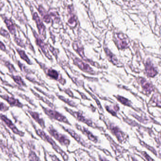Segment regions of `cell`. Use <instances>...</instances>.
Returning <instances> with one entry per match:
<instances>
[{
	"label": "cell",
	"mask_w": 161,
	"mask_h": 161,
	"mask_svg": "<svg viewBox=\"0 0 161 161\" xmlns=\"http://www.w3.org/2000/svg\"><path fill=\"white\" fill-rule=\"evenodd\" d=\"M50 156L52 161H61L57 157H56L55 154H50Z\"/></svg>",
	"instance_id": "obj_35"
},
{
	"label": "cell",
	"mask_w": 161,
	"mask_h": 161,
	"mask_svg": "<svg viewBox=\"0 0 161 161\" xmlns=\"http://www.w3.org/2000/svg\"><path fill=\"white\" fill-rule=\"evenodd\" d=\"M0 50H1L2 51L6 50V47H5V45L1 41H0Z\"/></svg>",
	"instance_id": "obj_36"
},
{
	"label": "cell",
	"mask_w": 161,
	"mask_h": 161,
	"mask_svg": "<svg viewBox=\"0 0 161 161\" xmlns=\"http://www.w3.org/2000/svg\"><path fill=\"white\" fill-rule=\"evenodd\" d=\"M58 125H60V127H61V128H62L64 130H65L66 133H68L69 134H70L72 138H73L78 143L81 144L82 146L85 147H87L88 149L90 148V146L89 144L86 143L84 141V139H82L74 130L71 129H69V128L65 127L63 125H60V124H58Z\"/></svg>",
	"instance_id": "obj_8"
},
{
	"label": "cell",
	"mask_w": 161,
	"mask_h": 161,
	"mask_svg": "<svg viewBox=\"0 0 161 161\" xmlns=\"http://www.w3.org/2000/svg\"><path fill=\"white\" fill-rule=\"evenodd\" d=\"M71 54H72L71 55V58L73 61L74 64L78 68L81 70L82 71L87 73L93 74L94 71L88 64L78 58L76 57L73 54L71 53Z\"/></svg>",
	"instance_id": "obj_7"
},
{
	"label": "cell",
	"mask_w": 161,
	"mask_h": 161,
	"mask_svg": "<svg viewBox=\"0 0 161 161\" xmlns=\"http://www.w3.org/2000/svg\"><path fill=\"white\" fill-rule=\"evenodd\" d=\"M75 127H76L78 130H80L83 134L86 136L90 141L95 143L98 142V140L97 137L94 135L93 133H91L88 129L85 128V127L82 126L80 125L77 124V123H76V125H75Z\"/></svg>",
	"instance_id": "obj_10"
},
{
	"label": "cell",
	"mask_w": 161,
	"mask_h": 161,
	"mask_svg": "<svg viewBox=\"0 0 161 161\" xmlns=\"http://www.w3.org/2000/svg\"><path fill=\"white\" fill-rule=\"evenodd\" d=\"M0 97L3 98L8 102L12 106H17L18 107H22L23 104L20 102L17 99H15L14 98L10 97L8 95H0Z\"/></svg>",
	"instance_id": "obj_13"
},
{
	"label": "cell",
	"mask_w": 161,
	"mask_h": 161,
	"mask_svg": "<svg viewBox=\"0 0 161 161\" xmlns=\"http://www.w3.org/2000/svg\"><path fill=\"white\" fill-rule=\"evenodd\" d=\"M119 40L118 41V45L121 49H125L128 47V42H126L124 38H120L119 36Z\"/></svg>",
	"instance_id": "obj_25"
},
{
	"label": "cell",
	"mask_w": 161,
	"mask_h": 161,
	"mask_svg": "<svg viewBox=\"0 0 161 161\" xmlns=\"http://www.w3.org/2000/svg\"><path fill=\"white\" fill-rule=\"evenodd\" d=\"M5 65H6V66L9 69L10 72L12 73L13 72L16 71L15 68H14V66H13L12 65L9 63L8 62H6V63H5Z\"/></svg>",
	"instance_id": "obj_29"
},
{
	"label": "cell",
	"mask_w": 161,
	"mask_h": 161,
	"mask_svg": "<svg viewBox=\"0 0 161 161\" xmlns=\"http://www.w3.org/2000/svg\"><path fill=\"white\" fill-rule=\"evenodd\" d=\"M5 23L6 24L7 28L9 30L10 33L12 34L13 35H14L15 34V33H16V30H15L14 24L13 23L12 21L9 20H5Z\"/></svg>",
	"instance_id": "obj_21"
},
{
	"label": "cell",
	"mask_w": 161,
	"mask_h": 161,
	"mask_svg": "<svg viewBox=\"0 0 161 161\" xmlns=\"http://www.w3.org/2000/svg\"><path fill=\"white\" fill-rule=\"evenodd\" d=\"M0 34H1V36L7 38H9V34L8 33V32L5 29H3L2 28L0 30Z\"/></svg>",
	"instance_id": "obj_28"
},
{
	"label": "cell",
	"mask_w": 161,
	"mask_h": 161,
	"mask_svg": "<svg viewBox=\"0 0 161 161\" xmlns=\"http://www.w3.org/2000/svg\"><path fill=\"white\" fill-rule=\"evenodd\" d=\"M76 90V92H77L78 93H79V94L81 95L82 98V99H84V100H89V101H90L89 98H88L87 96L85 95V94H84L82 93H80L79 90Z\"/></svg>",
	"instance_id": "obj_33"
},
{
	"label": "cell",
	"mask_w": 161,
	"mask_h": 161,
	"mask_svg": "<svg viewBox=\"0 0 161 161\" xmlns=\"http://www.w3.org/2000/svg\"><path fill=\"white\" fill-rule=\"evenodd\" d=\"M0 93H1V90H0Z\"/></svg>",
	"instance_id": "obj_38"
},
{
	"label": "cell",
	"mask_w": 161,
	"mask_h": 161,
	"mask_svg": "<svg viewBox=\"0 0 161 161\" xmlns=\"http://www.w3.org/2000/svg\"><path fill=\"white\" fill-rule=\"evenodd\" d=\"M34 37L36 38V44L40 47V49L42 50V52L44 53L45 56L49 60H52V56L50 55L49 52L48 51L47 48V44H45L42 40L38 36V35L36 34V32H34Z\"/></svg>",
	"instance_id": "obj_9"
},
{
	"label": "cell",
	"mask_w": 161,
	"mask_h": 161,
	"mask_svg": "<svg viewBox=\"0 0 161 161\" xmlns=\"http://www.w3.org/2000/svg\"><path fill=\"white\" fill-rule=\"evenodd\" d=\"M145 69L146 72L148 76L153 77L157 74V72L150 61H147L146 62Z\"/></svg>",
	"instance_id": "obj_15"
},
{
	"label": "cell",
	"mask_w": 161,
	"mask_h": 161,
	"mask_svg": "<svg viewBox=\"0 0 161 161\" xmlns=\"http://www.w3.org/2000/svg\"><path fill=\"white\" fill-rule=\"evenodd\" d=\"M61 90L62 91L64 92V93H65L66 94H68V95H69V96H70V97L72 98H77V99H79V98H78L77 97H74L73 93H72V92H71V90H70L69 89H64Z\"/></svg>",
	"instance_id": "obj_27"
},
{
	"label": "cell",
	"mask_w": 161,
	"mask_h": 161,
	"mask_svg": "<svg viewBox=\"0 0 161 161\" xmlns=\"http://www.w3.org/2000/svg\"><path fill=\"white\" fill-rule=\"evenodd\" d=\"M105 52L106 54L107 58H109V60L114 65H117L118 60L117 58L115 55H114L113 53H112V52L110 51L107 48L105 49Z\"/></svg>",
	"instance_id": "obj_18"
},
{
	"label": "cell",
	"mask_w": 161,
	"mask_h": 161,
	"mask_svg": "<svg viewBox=\"0 0 161 161\" xmlns=\"http://www.w3.org/2000/svg\"><path fill=\"white\" fill-rule=\"evenodd\" d=\"M47 130L50 134L56 139L61 145L66 147H68L69 146L70 141L68 137L58 133L57 130L53 128L52 126H50L47 129Z\"/></svg>",
	"instance_id": "obj_6"
},
{
	"label": "cell",
	"mask_w": 161,
	"mask_h": 161,
	"mask_svg": "<svg viewBox=\"0 0 161 161\" xmlns=\"http://www.w3.org/2000/svg\"><path fill=\"white\" fill-rule=\"evenodd\" d=\"M105 109L106 111L109 112L110 114H111L113 116L117 117V112L119 110V106H114L113 109L111 106H105Z\"/></svg>",
	"instance_id": "obj_23"
},
{
	"label": "cell",
	"mask_w": 161,
	"mask_h": 161,
	"mask_svg": "<svg viewBox=\"0 0 161 161\" xmlns=\"http://www.w3.org/2000/svg\"><path fill=\"white\" fill-rule=\"evenodd\" d=\"M142 154L144 156V157L145 158L147 161H154V160L151 158V157H150L146 152H143L142 153Z\"/></svg>",
	"instance_id": "obj_31"
},
{
	"label": "cell",
	"mask_w": 161,
	"mask_h": 161,
	"mask_svg": "<svg viewBox=\"0 0 161 161\" xmlns=\"http://www.w3.org/2000/svg\"><path fill=\"white\" fill-rule=\"evenodd\" d=\"M31 92L33 93L35 95L36 97L38 98V99H39V100L42 101L43 102L47 104L48 106L51 107L52 109H56V107H55V105H53L52 103H51L49 100H47V99H46V98H45L42 97V96H40L38 93H36L33 90L31 89Z\"/></svg>",
	"instance_id": "obj_17"
},
{
	"label": "cell",
	"mask_w": 161,
	"mask_h": 161,
	"mask_svg": "<svg viewBox=\"0 0 161 161\" xmlns=\"http://www.w3.org/2000/svg\"><path fill=\"white\" fill-rule=\"evenodd\" d=\"M35 130L37 135L39 136L42 140H44L45 141L47 142L49 144H50L54 150L61 156L64 161H68V155L66 154L65 152L63 151V150L60 149V147H59V146L57 145L52 138H50L49 135L46 134V133H45L44 130L39 129H36V128H35Z\"/></svg>",
	"instance_id": "obj_1"
},
{
	"label": "cell",
	"mask_w": 161,
	"mask_h": 161,
	"mask_svg": "<svg viewBox=\"0 0 161 161\" xmlns=\"http://www.w3.org/2000/svg\"><path fill=\"white\" fill-rule=\"evenodd\" d=\"M0 118L5 122V123L8 126V127L10 128V129L12 130V131L14 133L20 135V136H24V133H22V131L18 130L15 125H14V124L12 123V122L9 119H8L7 117H5V115H0Z\"/></svg>",
	"instance_id": "obj_12"
},
{
	"label": "cell",
	"mask_w": 161,
	"mask_h": 161,
	"mask_svg": "<svg viewBox=\"0 0 161 161\" xmlns=\"http://www.w3.org/2000/svg\"><path fill=\"white\" fill-rule=\"evenodd\" d=\"M9 109L8 106H6L4 103L0 102V111H6Z\"/></svg>",
	"instance_id": "obj_30"
},
{
	"label": "cell",
	"mask_w": 161,
	"mask_h": 161,
	"mask_svg": "<svg viewBox=\"0 0 161 161\" xmlns=\"http://www.w3.org/2000/svg\"><path fill=\"white\" fill-rule=\"evenodd\" d=\"M117 98L118 101L120 102V103L123 104L124 105L126 106H131V102L128 100L127 98H125V97H123L122 96H119V95H117V96H114Z\"/></svg>",
	"instance_id": "obj_22"
},
{
	"label": "cell",
	"mask_w": 161,
	"mask_h": 161,
	"mask_svg": "<svg viewBox=\"0 0 161 161\" xmlns=\"http://www.w3.org/2000/svg\"><path fill=\"white\" fill-rule=\"evenodd\" d=\"M99 160L100 161H109V160L106 159L105 157H102L101 156H99Z\"/></svg>",
	"instance_id": "obj_37"
},
{
	"label": "cell",
	"mask_w": 161,
	"mask_h": 161,
	"mask_svg": "<svg viewBox=\"0 0 161 161\" xmlns=\"http://www.w3.org/2000/svg\"><path fill=\"white\" fill-rule=\"evenodd\" d=\"M34 88H35V89H36V90H37L39 91V92H40V93H42V94H44V95H45L46 96H47L49 98L52 99V100H53L54 98H55L53 96H50V95H49V94H46L45 93H43L44 92H42V90H41L40 89H38V88H36V87H34Z\"/></svg>",
	"instance_id": "obj_32"
},
{
	"label": "cell",
	"mask_w": 161,
	"mask_h": 161,
	"mask_svg": "<svg viewBox=\"0 0 161 161\" xmlns=\"http://www.w3.org/2000/svg\"><path fill=\"white\" fill-rule=\"evenodd\" d=\"M16 50L17 51V53L20 55V57L21 59L26 62V63H28L29 65H32V63L31 62L30 60L29 59L28 56L26 55L25 52L19 49H16Z\"/></svg>",
	"instance_id": "obj_20"
},
{
	"label": "cell",
	"mask_w": 161,
	"mask_h": 161,
	"mask_svg": "<svg viewBox=\"0 0 161 161\" xmlns=\"http://www.w3.org/2000/svg\"><path fill=\"white\" fill-rule=\"evenodd\" d=\"M15 42H16V43L19 46H21V47H24V44H23V42H21L20 39H18V38H15Z\"/></svg>",
	"instance_id": "obj_34"
},
{
	"label": "cell",
	"mask_w": 161,
	"mask_h": 161,
	"mask_svg": "<svg viewBox=\"0 0 161 161\" xmlns=\"http://www.w3.org/2000/svg\"><path fill=\"white\" fill-rule=\"evenodd\" d=\"M28 112L30 114L32 117L36 121V122L40 125V126L43 129L45 128L44 121L42 118L40 117V114L37 112H33L31 110H28Z\"/></svg>",
	"instance_id": "obj_14"
},
{
	"label": "cell",
	"mask_w": 161,
	"mask_h": 161,
	"mask_svg": "<svg viewBox=\"0 0 161 161\" xmlns=\"http://www.w3.org/2000/svg\"><path fill=\"white\" fill-rule=\"evenodd\" d=\"M33 19L36 23L37 27L38 28V31L40 35L42 36V38H44V39H45L46 38L45 28L37 13H34V14Z\"/></svg>",
	"instance_id": "obj_11"
},
{
	"label": "cell",
	"mask_w": 161,
	"mask_h": 161,
	"mask_svg": "<svg viewBox=\"0 0 161 161\" xmlns=\"http://www.w3.org/2000/svg\"><path fill=\"white\" fill-rule=\"evenodd\" d=\"M141 85L143 90L147 94H150L153 90V88L151 84L147 82L144 78H140Z\"/></svg>",
	"instance_id": "obj_16"
},
{
	"label": "cell",
	"mask_w": 161,
	"mask_h": 161,
	"mask_svg": "<svg viewBox=\"0 0 161 161\" xmlns=\"http://www.w3.org/2000/svg\"><path fill=\"white\" fill-rule=\"evenodd\" d=\"M64 109L65 110L66 112L75 118L78 121L85 123L90 127L94 129H97L101 131H104V129L102 127H100L96 125V123H94L92 120L86 117L85 116L81 111H75L65 106H64Z\"/></svg>",
	"instance_id": "obj_2"
},
{
	"label": "cell",
	"mask_w": 161,
	"mask_h": 161,
	"mask_svg": "<svg viewBox=\"0 0 161 161\" xmlns=\"http://www.w3.org/2000/svg\"><path fill=\"white\" fill-rule=\"evenodd\" d=\"M29 161H38L39 158L37 157L36 154L34 152H31L29 155Z\"/></svg>",
	"instance_id": "obj_26"
},
{
	"label": "cell",
	"mask_w": 161,
	"mask_h": 161,
	"mask_svg": "<svg viewBox=\"0 0 161 161\" xmlns=\"http://www.w3.org/2000/svg\"><path fill=\"white\" fill-rule=\"evenodd\" d=\"M37 63L39 64L40 67L42 69L44 70L45 74H46L47 76L48 77L50 78V79L55 80L56 81L59 82L60 84L64 85L65 84L66 81L65 79H63V78L59 74L58 72L56 71V70L53 69L52 68H48L46 67L45 65H44V64L39 62L38 61H37Z\"/></svg>",
	"instance_id": "obj_5"
},
{
	"label": "cell",
	"mask_w": 161,
	"mask_h": 161,
	"mask_svg": "<svg viewBox=\"0 0 161 161\" xmlns=\"http://www.w3.org/2000/svg\"><path fill=\"white\" fill-rule=\"evenodd\" d=\"M12 78L13 79L14 82L16 84L19 85L20 86H26L25 83L23 81L22 78L20 76H12Z\"/></svg>",
	"instance_id": "obj_24"
},
{
	"label": "cell",
	"mask_w": 161,
	"mask_h": 161,
	"mask_svg": "<svg viewBox=\"0 0 161 161\" xmlns=\"http://www.w3.org/2000/svg\"><path fill=\"white\" fill-rule=\"evenodd\" d=\"M56 94L58 98L60 100L66 103V104H68V105L72 106V107H76V108L77 107V105L75 102H74L73 101H71V100H69L68 98H66L65 97H64L63 96L58 95L57 93H56Z\"/></svg>",
	"instance_id": "obj_19"
},
{
	"label": "cell",
	"mask_w": 161,
	"mask_h": 161,
	"mask_svg": "<svg viewBox=\"0 0 161 161\" xmlns=\"http://www.w3.org/2000/svg\"><path fill=\"white\" fill-rule=\"evenodd\" d=\"M40 105L41 106L42 109L43 110L44 113L50 119L52 120H56V121L60 122H63V123H66V125H71V123H70L68 119L63 114L60 113L58 111H56V110H54L45 107L42 104H40Z\"/></svg>",
	"instance_id": "obj_3"
},
{
	"label": "cell",
	"mask_w": 161,
	"mask_h": 161,
	"mask_svg": "<svg viewBox=\"0 0 161 161\" xmlns=\"http://www.w3.org/2000/svg\"><path fill=\"white\" fill-rule=\"evenodd\" d=\"M104 123H105L107 129L109 130L112 134L115 136L116 138L117 139L118 141L120 143H122L125 140L126 136L125 133H123L119 127L115 125L114 123L110 122L108 120L102 118Z\"/></svg>",
	"instance_id": "obj_4"
}]
</instances>
